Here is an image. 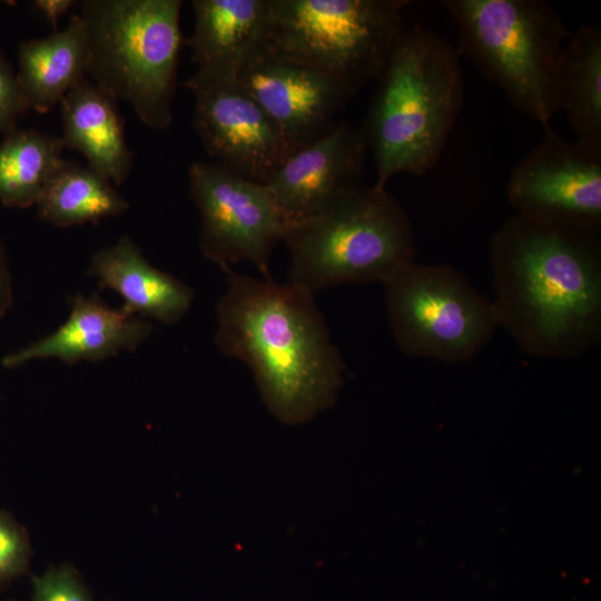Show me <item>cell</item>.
Instances as JSON below:
<instances>
[{
    "mask_svg": "<svg viewBox=\"0 0 601 601\" xmlns=\"http://www.w3.org/2000/svg\"><path fill=\"white\" fill-rule=\"evenodd\" d=\"M459 30L460 57L473 61L520 112L543 128L558 112L555 65L569 38L544 0H443Z\"/></svg>",
    "mask_w": 601,
    "mask_h": 601,
    "instance_id": "6",
    "label": "cell"
},
{
    "mask_svg": "<svg viewBox=\"0 0 601 601\" xmlns=\"http://www.w3.org/2000/svg\"><path fill=\"white\" fill-rule=\"evenodd\" d=\"M1 588H2V587L0 585V591H1Z\"/></svg>",
    "mask_w": 601,
    "mask_h": 601,
    "instance_id": "27",
    "label": "cell"
},
{
    "mask_svg": "<svg viewBox=\"0 0 601 601\" xmlns=\"http://www.w3.org/2000/svg\"><path fill=\"white\" fill-rule=\"evenodd\" d=\"M18 86L27 109L50 112L88 76L89 51L83 22L72 14L63 30L21 41Z\"/></svg>",
    "mask_w": 601,
    "mask_h": 601,
    "instance_id": "18",
    "label": "cell"
},
{
    "mask_svg": "<svg viewBox=\"0 0 601 601\" xmlns=\"http://www.w3.org/2000/svg\"><path fill=\"white\" fill-rule=\"evenodd\" d=\"M88 273L101 289H111L122 299V308L142 318L171 325L190 309L193 289L145 259L140 248L128 237L96 252Z\"/></svg>",
    "mask_w": 601,
    "mask_h": 601,
    "instance_id": "16",
    "label": "cell"
},
{
    "mask_svg": "<svg viewBox=\"0 0 601 601\" xmlns=\"http://www.w3.org/2000/svg\"><path fill=\"white\" fill-rule=\"evenodd\" d=\"M558 111L578 140L601 148V27L583 24L562 46L555 65Z\"/></svg>",
    "mask_w": 601,
    "mask_h": 601,
    "instance_id": "19",
    "label": "cell"
},
{
    "mask_svg": "<svg viewBox=\"0 0 601 601\" xmlns=\"http://www.w3.org/2000/svg\"><path fill=\"white\" fill-rule=\"evenodd\" d=\"M36 205L42 220L60 228L97 224L129 208L109 180L73 160H63Z\"/></svg>",
    "mask_w": 601,
    "mask_h": 601,
    "instance_id": "20",
    "label": "cell"
},
{
    "mask_svg": "<svg viewBox=\"0 0 601 601\" xmlns=\"http://www.w3.org/2000/svg\"><path fill=\"white\" fill-rule=\"evenodd\" d=\"M60 137L16 128L0 141V203L10 208L36 205L63 162Z\"/></svg>",
    "mask_w": 601,
    "mask_h": 601,
    "instance_id": "21",
    "label": "cell"
},
{
    "mask_svg": "<svg viewBox=\"0 0 601 601\" xmlns=\"http://www.w3.org/2000/svg\"><path fill=\"white\" fill-rule=\"evenodd\" d=\"M180 0H85L79 16L87 36L88 76L131 106L147 127L173 122L183 42Z\"/></svg>",
    "mask_w": 601,
    "mask_h": 601,
    "instance_id": "4",
    "label": "cell"
},
{
    "mask_svg": "<svg viewBox=\"0 0 601 601\" xmlns=\"http://www.w3.org/2000/svg\"><path fill=\"white\" fill-rule=\"evenodd\" d=\"M289 283L311 293L382 283L413 260L411 220L386 188L359 186L316 216L287 227Z\"/></svg>",
    "mask_w": 601,
    "mask_h": 601,
    "instance_id": "5",
    "label": "cell"
},
{
    "mask_svg": "<svg viewBox=\"0 0 601 601\" xmlns=\"http://www.w3.org/2000/svg\"><path fill=\"white\" fill-rule=\"evenodd\" d=\"M187 45L199 79L236 80L267 39L268 0H193Z\"/></svg>",
    "mask_w": 601,
    "mask_h": 601,
    "instance_id": "15",
    "label": "cell"
},
{
    "mask_svg": "<svg viewBox=\"0 0 601 601\" xmlns=\"http://www.w3.org/2000/svg\"><path fill=\"white\" fill-rule=\"evenodd\" d=\"M460 55L421 24L404 28L380 75L362 136L375 161L374 186L421 176L442 157L464 98Z\"/></svg>",
    "mask_w": 601,
    "mask_h": 601,
    "instance_id": "3",
    "label": "cell"
},
{
    "mask_svg": "<svg viewBox=\"0 0 601 601\" xmlns=\"http://www.w3.org/2000/svg\"><path fill=\"white\" fill-rule=\"evenodd\" d=\"M227 288L216 306L215 343L245 363L268 411L288 425L331 407L345 363L314 295L287 282L224 267Z\"/></svg>",
    "mask_w": 601,
    "mask_h": 601,
    "instance_id": "2",
    "label": "cell"
},
{
    "mask_svg": "<svg viewBox=\"0 0 601 601\" xmlns=\"http://www.w3.org/2000/svg\"><path fill=\"white\" fill-rule=\"evenodd\" d=\"M13 303L12 278L3 244L0 240V321Z\"/></svg>",
    "mask_w": 601,
    "mask_h": 601,
    "instance_id": "26",
    "label": "cell"
},
{
    "mask_svg": "<svg viewBox=\"0 0 601 601\" xmlns=\"http://www.w3.org/2000/svg\"><path fill=\"white\" fill-rule=\"evenodd\" d=\"M31 558L28 531L10 512L0 509V585L27 574Z\"/></svg>",
    "mask_w": 601,
    "mask_h": 601,
    "instance_id": "22",
    "label": "cell"
},
{
    "mask_svg": "<svg viewBox=\"0 0 601 601\" xmlns=\"http://www.w3.org/2000/svg\"><path fill=\"white\" fill-rule=\"evenodd\" d=\"M381 284L393 338L407 356L465 362L500 327L492 299L450 265L410 260Z\"/></svg>",
    "mask_w": 601,
    "mask_h": 601,
    "instance_id": "8",
    "label": "cell"
},
{
    "mask_svg": "<svg viewBox=\"0 0 601 601\" xmlns=\"http://www.w3.org/2000/svg\"><path fill=\"white\" fill-rule=\"evenodd\" d=\"M67 321L50 335L2 357L6 368L18 367L37 358H58L73 365L98 362L122 351L134 352L154 327L147 319L110 307L98 294L69 298Z\"/></svg>",
    "mask_w": 601,
    "mask_h": 601,
    "instance_id": "14",
    "label": "cell"
},
{
    "mask_svg": "<svg viewBox=\"0 0 601 601\" xmlns=\"http://www.w3.org/2000/svg\"><path fill=\"white\" fill-rule=\"evenodd\" d=\"M193 128L215 162L265 184L293 151L278 127L236 80L190 76Z\"/></svg>",
    "mask_w": 601,
    "mask_h": 601,
    "instance_id": "11",
    "label": "cell"
},
{
    "mask_svg": "<svg viewBox=\"0 0 601 601\" xmlns=\"http://www.w3.org/2000/svg\"><path fill=\"white\" fill-rule=\"evenodd\" d=\"M237 81L278 127L292 149L331 131L351 95L337 82L286 59L266 45L242 68Z\"/></svg>",
    "mask_w": 601,
    "mask_h": 601,
    "instance_id": "12",
    "label": "cell"
},
{
    "mask_svg": "<svg viewBox=\"0 0 601 601\" xmlns=\"http://www.w3.org/2000/svg\"><path fill=\"white\" fill-rule=\"evenodd\" d=\"M407 0H268L266 47L353 97L380 75L404 30Z\"/></svg>",
    "mask_w": 601,
    "mask_h": 601,
    "instance_id": "7",
    "label": "cell"
},
{
    "mask_svg": "<svg viewBox=\"0 0 601 601\" xmlns=\"http://www.w3.org/2000/svg\"><path fill=\"white\" fill-rule=\"evenodd\" d=\"M31 601H93L79 572L69 563L31 578Z\"/></svg>",
    "mask_w": 601,
    "mask_h": 601,
    "instance_id": "23",
    "label": "cell"
},
{
    "mask_svg": "<svg viewBox=\"0 0 601 601\" xmlns=\"http://www.w3.org/2000/svg\"><path fill=\"white\" fill-rule=\"evenodd\" d=\"M8 601H14V600H8Z\"/></svg>",
    "mask_w": 601,
    "mask_h": 601,
    "instance_id": "28",
    "label": "cell"
},
{
    "mask_svg": "<svg viewBox=\"0 0 601 601\" xmlns=\"http://www.w3.org/2000/svg\"><path fill=\"white\" fill-rule=\"evenodd\" d=\"M365 151L362 132L345 122L290 151L264 184L286 229L362 186Z\"/></svg>",
    "mask_w": 601,
    "mask_h": 601,
    "instance_id": "13",
    "label": "cell"
},
{
    "mask_svg": "<svg viewBox=\"0 0 601 601\" xmlns=\"http://www.w3.org/2000/svg\"><path fill=\"white\" fill-rule=\"evenodd\" d=\"M506 197L516 215L600 230L601 148L544 128L512 169Z\"/></svg>",
    "mask_w": 601,
    "mask_h": 601,
    "instance_id": "10",
    "label": "cell"
},
{
    "mask_svg": "<svg viewBox=\"0 0 601 601\" xmlns=\"http://www.w3.org/2000/svg\"><path fill=\"white\" fill-rule=\"evenodd\" d=\"M75 4L73 0H35L33 9L42 16L46 22L57 31L59 19Z\"/></svg>",
    "mask_w": 601,
    "mask_h": 601,
    "instance_id": "25",
    "label": "cell"
},
{
    "mask_svg": "<svg viewBox=\"0 0 601 601\" xmlns=\"http://www.w3.org/2000/svg\"><path fill=\"white\" fill-rule=\"evenodd\" d=\"M188 179L200 215L203 255L221 268L248 262L272 278L270 255L286 224L267 187L215 161L193 162Z\"/></svg>",
    "mask_w": 601,
    "mask_h": 601,
    "instance_id": "9",
    "label": "cell"
},
{
    "mask_svg": "<svg viewBox=\"0 0 601 601\" xmlns=\"http://www.w3.org/2000/svg\"><path fill=\"white\" fill-rule=\"evenodd\" d=\"M28 110L22 99L17 73L0 47V132L17 128L18 118Z\"/></svg>",
    "mask_w": 601,
    "mask_h": 601,
    "instance_id": "24",
    "label": "cell"
},
{
    "mask_svg": "<svg viewBox=\"0 0 601 601\" xmlns=\"http://www.w3.org/2000/svg\"><path fill=\"white\" fill-rule=\"evenodd\" d=\"M599 231L514 214L493 234L492 302L524 354L572 359L600 344Z\"/></svg>",
    "mask_w": 601,
    "mask_h": 601,
    "instance_id": "1",
    "label": "cell"
},
{
    "mask_svg": "<svg viewBox=\"0 0 601 601\" xmlns=\"http://www.w3.org/2000/svg\"><path fill=\"white\" fill-rule=\"evenodd\" d=\"M65 147L75 149L87 159L88 167L121 186L129 176L134 154L125 138L124 118L117 100L85 78L61 100Z\"/></svg>",
    "mask_w": 601,
    "mask_h": 601,
    "instance_id": "17",
    "label": "cell"
}]
</instances>
